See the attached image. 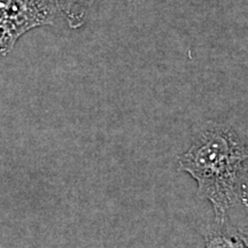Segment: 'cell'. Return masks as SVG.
I'll return each mask as SVG.
<instances>
[{
	"label": "cell",
	"mask_w": 248,
	"mask_h": 248,
	"mask_svg": "<svg viewBox=\"0 0 248 248\" xmlns=\"http://www.w3.org/2000/svg\"><path fill=\"white\" fill-rule=\"evenodd\" d=\"M247 163L246 141L232 126L214 121L200 126L178 157L179 169L197 181L217 222L228 221L238 204L247 206Z\"/></svg>",
	"instance_id": "1"
},
{
	"label": "cell",
	"mask_w": 248,
	"mask_h": 248,
	"mask_svg": "<svg viewBox=\"0 0 248 248\" xmlns=\"http://www.w3.org/2000/svg\"><path fill=\"white\" fill-rule=\"evenodd\" d=\"M57 18L45 0H0V57L8 54L28 31L52 26Z\"/></svg>",
	"instance_id": "2"
},
{
	"label": "cell",
	"mask_w": 248,
	"mask_h": 248,
	"mask_svg": "<svg viewBox=\"0 0 248 248\" xmlns=\"http://www.w3.org/2000/svg\"><path fill=\"white\" fill-rule=\"evenodd\" d=\"M204 248H248L246 228L214 221L202 232Z\"/></svg>",
	"instance_id": "3"
},
{
	"label": "cell",
	"mask_w": 248,
	"mask_h": 248,
	"mask_svg": "<svg viewBox=\"0 0 248 248\" xmlns=\"http://www.w3.org/2000/svg\"><path fill=\"white\" fill-rule=\"evenodd\" d=\"M57 17H62L71 29H78L86 22L90 9L97 0H45Z\"/></svg>",
	"instance_id": "4"
}]
</instances>
